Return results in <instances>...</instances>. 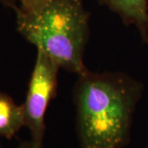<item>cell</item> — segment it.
<instances>
[{"mask_svg":"<svg viewBox=\"0 0 148 148\" xmlns=\"http://www.w3.org/2000/svg\"><path fill=\"white\" fill-rule=\"evenodd\" d=\"M147 148H148V147H147Z\"/></svg>","mask_w":148,"mask_h":148,"instance_id":"obj_9","label":"cell"},{"mask_svg":"<svg viewBox=\"0 0 148 148\" xmlns=\"http://www.w3.org/2000/svg\"><path fill=\"white\" fill-rule=\"evenodd\" d=\"M16 29L28 42L68 72L87 71L84 53L90 35V14L83 0H50L40 11H16Z\"/></svg>","mask_w":148,"mask_h":148,"instance_id":"obj_2","label":"cell"},{"mask_svg":"<svg viewBox=\"0 0 148 148\" xmlns=\"http://www.w3.org/2000/svg\"><path fill=\"white\" fill-rule=\"evenodd\" d=\"M121 18L125 26H134L148 45V0H98Z\"/></svg>","mask_w":148,"mask_h":148,"instance_id":"obj_4","label":"cell"},{"mask_svg":"<svg viewBox=\"0 0 148 148\" xmlns=\"http://www.w3.org/2000/svg\"><path fill=\"white\" fill-rule=\"evenodd\" d=\"M22 127H25L22 105H16L11 96L0 91V138H12Z\"/></svg>","mask_w":148,"mask_h":148,"instance_id":"obj_5","label":"cell"},{"mask_svg":"<svg viewBox=\"0 0 148 148\" xmlns=\"http://www.w3.org/2000/svg\"><path fill=\"white\" fill-rule=\"evenodd\" d=\"M0 148H1V145H0Z\"/></svg>","mask_w":148,"mask_h":148,"instance_id":"obj_8","label":"cell"},{"mask_svg":"<svg viewBox=\"0 0 148 148\" xmlns=\"http://www.w3.org/2000/svg\"><path fill=\"white\" fill-rule=\"evenodd\" d=\"M50 0H20L16 11L26 13H34L43 9Z\"/></svg>","mask_w":148,"mask_h":148,"instance_id":"obj_6","label":"cell"},{"mask_svg":"<svg viewBox=\"0 0 148 148\" xmlns=\"http://www.w3.org/2000/svg\"><path fill=\"white\" fill-rule=\"evenodd\" d=\"M17 148H43V144H38L31 140L29 142L21 143Z\"/></svg>","mask_w":148,"mask_h":148,"instance_id":"obj_7","label":"cell"},{"mask_svg":"<svg viewBox=\"0 0 148 148\" xmlns=\"http://www.w3.org/2000/svg\"><path fill=\"white\" fill-rule=\"evenodd\" d=\"M143 90L140 82L122 73L78 76L73 100L81 147H123Z\"/></svg>","mask_w":148,"mask_h":148,"instance_id":"obj_1","label":"cell"},{"mask_svg":"<svg viewBox=\"0 0 148 148\" xmlns=\"http://www.w3.org/2000/svg\"><path fill=\"white\" fill-rule=\"evenodd\" d=\"M59 69V66L46 53L37 49L36 63L22 106L25 127L30 131L31 140L38 144H43L45 132V117L48 106L57 93Z\"/></svg>","mask_w":148,"mask_h":148,"instance_id":"obj_3","label":"cell"}]
</instances>
